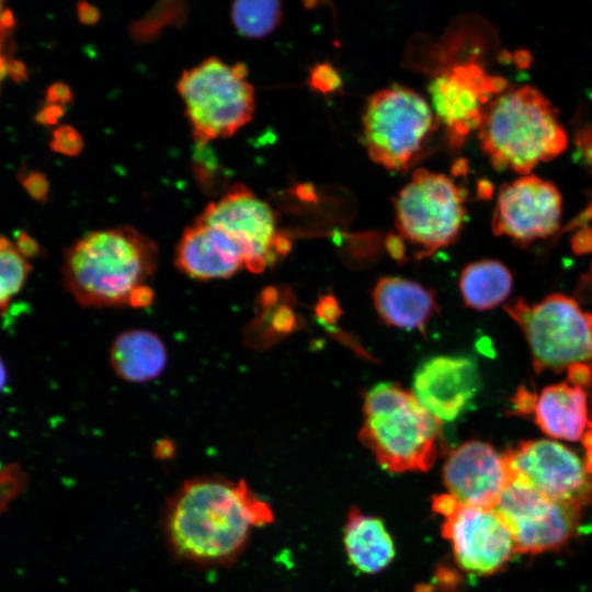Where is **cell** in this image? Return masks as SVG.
<instances>
[{"label": "cell", "mask_w": 592, "mask_h": 592, "mask_svg": "<svg viewBox=\"0 0 592 592\" xmlns=\"http://www.w3.org/2000/svg\"><path fill=\"white\" fill-rule=\"evenodd\" d=\"M272 521L270 505L244 480L201 476L186 480L172 494L163 531L180 559L224 566L243 551L252 528Z\"/></svg>", "instance_id": "1"}, {"label": "cell", "mask_w": 592, "mask_h": 592, "mask_svg": "<svg viewBox=\"0 0 592 592\" xmlns=\"http://www.w3.org/2000/svg\"><path fill=\"white\" fill-rule=\"evenodd\" d=\"M158 265L152 239L130 226L94 230L64 254L62 282L83 307H147Z\"/></svg>", "instance_id": "2"}, {"label": "cell", "mask_w": 592, "mask_h": 592, "mask_svg": "<svg viewBox=\"0 0 592 592\" xmlns=\"http://www.w3.org/2000/svg\"><path fill=\"white\" fill-rule=\"evenodd\" d=\"M480 146L498 170L527 175L567 147L558 112L537 89L524 86L503 91L485 111L478 129Z\"/></svg>", "instance_id": "3"}, {"label": "cell", "mask_w": 592, "mask_h": 592, "mask_svg": "<svg viewBox=\"0 0 592 592\" xmlns=\"http://www.w3.org/2000/svg\"><path fill=\"white\" fill-rule=\"evenodd\" d=\"M442 422L394 383L373 386L364 398L360 440L391 473L425 471L435 463Z\"/></svg>", "instance_id": "4"}, {"label": "cell", "mask_w": 592, "mask_h": 592, "mask_svg": "<svg viewBox=\"0 0 592 592\" xmlns=\"http://www.w3.org/2000/svg\"><path fill=\"white\" fill-rule=\"evenodd\" d=\"M243 62L228 65L216 56L182 72L177 90L195 144L232 136L253 117L254 88Z\"/></svg>", "instance_id": "5"}, {"label": "cell", "mask_w": 592, "mask_h": 592, "mask_svg": "<svg viewBox=\"0 0 592 592\" xmlns=\"http://www.w3.org/2000/svg\"><path fill=\"white\" fill-rule=\"evenodd\" d=\"M521 328L536 373L561 372L578 363L592 366V312L563 294L528 304L516 298L504 306Z\"/></svg>", "instance_id": "6"}, {"label": "cell", "mask_w": 592, "mask_h": 592, "mask_svg": "<svg viewBox=\"0 0 592 592\" xmlns=\"http://www.w3.org/2000/svg\"><path fill=\"white\" fill-rule=\"evenodd\" d=\"M430 104L415 91L392 86L375 92L363 112L364 145L371 159L391 171L406 170L435 127Z\"/></svg>", "instance_id": "7"}, {"label": "cell", "mask_w": 592, "mask_h": 592, "mask_svg": "<svg viewBox=\"0 0 592 592\" xmlns=\"http://www.w3.org/2000/svg\"><path fill=\"white\" fill-rule=\"evenodd\" d=\"M400 237L429 255L458 237L464 217V193L451 178L420 168L395 201Z\"/></svg>", "instance_id": "8"}, {"label": "cell", "mask_w": 592, "mask_h": 592, "mask_svg": "<svg viewBox=\"0 0 592 592\" xmlns=\"http://www.w3.org/2000/svg\"><path fill=\"white\" fill-rule=\"evenodd\" d=\"M198 218L234 239L250 272H264L291 249L277 229L276 213L242 183L231 185Z\"/></svg>", "instance_id": "9"}, {"label": "cell", "mask_w": 592, "mask_h": 592, "mask_svg": "<svg viewBox=\"0 0 592 592\" xmlns=\"http://www.w3.org/2000/svg\"><path fill=\"white\" fill-rule=\"evenodd\" d=\"M510 482L523 483L555 501L583 508L592 501V475L584 462L553 440L522 441L503 453Z\"/></svg>", "instance_id": "10"}, {"label": "cell", "mask_w": 592, "mask_h": 592, "mask_svg": "<svg viewBox=\"0 0 592 592\" xmlns=\"http://www.w3.org/2000/svg\"><path fill=\"white\" fill-rule=\"evenodd\" d=\"M503 78L490 76L475 61L440 70L429 84L432 111L446 132L452 149L460 148L479 129L487 105L506 88Z\"/></svg>", "instance_id": "11"}, {"label": "cell", "mask_w": 592, "mask_h": 592, "mask_svg": "<svg viewBox=\"0 0 592 592\" xmlns=\"http://www.w3.org/2000/svg\"><path fill=\"white\" fill-rule=\"evenodd\" d=\"M494 510L510 531L516 553L539 554L559 548L574 535L582 508L511 481Z\"/></svg>", "instance_id": "12"}, {"label": "cell", "mask_w": 592, "mask_h": 592, "mask_svg": "<svg viewBox=\"0 0 592 592\" xmlns=\"http://www.w3.org/2000/svg\"><path fill=\"white\" fill-rule=\"evenodd\" d=\"M443 517L442 534L451 543L457 565L466 572L496 573L516 553L512 535L494 509L457 501Z\"/></svg>", "instance_id": "13"}, {"label": "cell", "mask_w": 592, "mask_h": 592, "mask_svg": "<svg viewBox=\"0 0 592 592\" xmlns=\"http://www.w3.org/2000/svg\"><path fill=\"white\" fill-rule=\"evenodd\" d=\"M561 204V195L551 182L533 174L522 175L500 187L492 230L516 244L527 246L558 230Z\"/></svg>", "instance_id": "14"}, {"label": "cell", "mask_w": 592, "mask_h": 592, "mask_svg": "<svg viewBox=\"0 0 592 592\" xmlns=\"http://www.w3.org/2000/svg\"><path fill=\"white\" fill-rule=\"evenodd\" d=\"M443 480L449 494L462 504L496 509L510 476L503 454L489 443L471 440L448 454Z\"/></svg>", "instance_id": "15"}, {"label": "cell", "mask_w": 592, "mask_h": 592, "mask_svg": "<svg viewBox=\"0 0 592 592\" xmlns=\"http://www.w3.org/2000/svg\"><path fill=\"white\" fill-rule=\"evenodd\" d=\"M480 388L475 360L466 355L433 356L417 368L412 394L439 421H454L469 409Z\"/></svg>", "instance_id": "16"}, {"label": "cell", "mask_w": 592, "mask_h": 592, "mask_svg": "<svg viewBox=\"0 0 592 592\" xmlns=\"http://www.w3.org/2000/svg\"><path fill=\"white\" fill-rule=\"evenodd\" d=\"M174 264L195 281L225 280L246 269L242 252L234 239L198 217L180 237Z\"/></svg>", "instance_id": "17"}, {"label": "cell", "mask_w": 592, "mask_h": 592, "mask_svg": "<svg viewBox=\"0 0 592 592\" xmlns=\"http://www.w3.org/2000/svg\"><path fill=\"white\" fill-rule=\"evenodd\" d=\"M373 301L387 325L406 330L422 331L437 309L432 291L397 276L383 277L376 283Z\"/></svg>", "instance_id": "18"}, {"label": "cell", "mask_w": 592, "mask_h": 592, "mask_svg": "<svg viewBox=\"0 0 592 592\" xmlns=\"http://www.w3.org/2000/svg\"><path fill=\"white\" fill-rule=\"evenodd\" d=\"M534 418L549 437L581 440L591 424L584 389L568 382L545 387L537 397Z\"/></svg>", "instance_id": "19"}, {"label": "cell", "mask_w": 592, "mask_h": 592, "mask_svg": "<svg viewBox=\"0 0 592 592\" xmlns=\"http://www.w3.org/2000/svg\"><path fill=\"white\" fill-rule=\"evenodd\" d=\"M110 364L129 383H146L160 376L168 362L167 348L152 331L132 329L115 337L110 346Z\"/></svg>", "instance_id": "20"}, {"label": "cell", "mask_w": 592, "mask_h": 592, "mask_svg": "<svg viewBox=\"0 0 592 592\" xmlns=\"http://www.w3.org/2000/svg\"><path fill=\"white\" fill-rule=\"evenodd\" d=\"M350 563L363 573L384 570L395 557V544L382 519L352 508L343 535Z\"/></svg>", "instance_id": "21"}, {"label": "cell", "mask_w": 592, "mask_h": 592, "mask_svg": "<svg viewBox=\"0 0 592 592\" xmlns=\"http://www.w3.org/2000/svg\"><path fill=\"white\" fill-rule=\"evenodd\" d=\"M513 277L500 261L481 260L468 264L462 272L459 289L467 307L491 309L508 298Z\"/></svg>", "instance_id": "22"}, {"label": "cell", "mask_w": 592, "mask_h": 592, "mask_svg": "<svg viewBox=\"0 0 592 592\" xmlns=\"http://www.w3.org/2000/svg\"><path fill=\"white\" fill-rule=\"evenodd\" d=\"M231 21L242 36L261 38L272 33L282 20V4L270 0H238L231 4Z\"/></svg>", "instance_id": "23"}, {"label": "cell", "mask_w": 592, "mask_h": 592, "mask_svg": "<svg viewBox=\"0 0 592 592\" xmlns=\"http://www.w3.org/2000/svg\"><path fill=\"white\" fill-rule=\"evenodd\" d=\"M30 272L27 257L9 238L0 237V311L22 291Z\"/></svg>", "instance_id": "24"}, {"label": "cell", "mask_w": 592, "mask_h": 592, "mask_svg": "<svg viewBox=\"0 0 592 592\" xmlns=\"http://www.w3.org/2000/svg\"><path fill=\"white\" fill-rule=\"evenodd\" d=\"M187 15V5L182 1H160L129 29L135 42L146 43L155 39L164 27L181 25Z\"/></svg>", "instance_id": "25"}, {"label": "cell", "mask_w": 592, "mask_h": 592, "mask_svg": "<svg viewBox=\"0 0 592 592\" xmlns=\"http://www.w3.org/2000/svg\"><path fill=\"white\" fill-rule=\"evenodd\" d=\"M192 170L205 192H216L226 182L225 172L208 144H195Z\"/></svg>", "instance_id": "26"}, {"label": "cell", "mask_w": 592, "mask_h": 592, "mask_svg": "<svg viewBox=\"0 0 592 592\" xmlns=\"http://www.w3.org/2000/svg\"><path fill=\"white\" fill-rule=\"evenodd\" d=\"M49 147L57 153L76 157L83 150L84 140L73 126L61 125L54 129Z\"/></svg>", "instance_id": "27"}, {"label": "cell", "mask_w": 592, "mask_h": 592, "mask_svg": "<svg viewBox=\"0 0 592 592\" xmlns=\"http://www.w3.org/2000/svg\"><path fill=\"white\" fill-rule=\"evenodd\" d=\"M309 84L321 93H331L341 87V78L335 68L330 64L322 62L310 70Z\"/></svg>", "instance_id": "28"}, {"label": "cell", "mask_w": 592, "mask_h": 592, "mask_svg": "<svg viewBox=\"0 0 592 592\" xmlns=\"http://www.w3.org/2000/svg\"><path fill=\"white\" fill-rule=\"evenodd\" d=\"M20 182L27 194L36 202H46L49 193V182L39 171L23 172L19 175Z\"/></svg>", "instance_id": "29"}, {"label": "cell", "mask_w": 592, "mask_h": 592, "mask_svg": "<svg viewBox=\"0 0 592 592\" xmlns=\"http://www.w3.org/2000/svg\"><path fill=\"white\" fill-rule=\"evenodd\" d=\"M537 397L538 396L535 392L531 391L525 386H521L512 399L514 411L523 415L534 413Z\"/></svg>", "instance_id": "30"}, {"label": "cell", "mask_w": 592, "mask_h": 592, "mask_svg": "<svg viewBox=\"0 0 592 592\" xmlns=\"http://www.w3.org/2000/svg\"><path fill=\"white\" fill-rule=\"evenodd\" d=\"M73 99L72 91L70 87L64 82L56 81L52 83L45 94V100L47 104H59L66 105L70 103Z\"/></svg>", "instance_id": "31"}, {"label": "cell", "mask_w": 592, "mask_h": 592, "mask_svg": "<svg viewBox=\"0 0 592 592\" xmlns=\"http://www.w3.org/2000/svg\"><path fill=\"white\" fill-rule=\"evenodd\" d=\"M566 371L569 384L581 388H585L592 384L591 365L578 363L569 366Z\"/></svg>", "instance_id": "32"}, {"label": "cell", "mask_w": 592, "mask_h": 592, "mask_svg": "<svg viewBox=\"0 0 592 592\" xmlns=\"http://www.w3.org/2000/svg\"><path fill=\"white\" fill-rule=\"evenodd\" d=\"M65 112L64 105L46 104L35 114L34 121L43 126H53L58 124Z\"/></svg>", "instance_id": "33"}, {"label": "cell", "mask_w": 592, "mask_h": 592, "mask_svg": "<svg viewBox=\"0 0 592 592\" xmlns=\"http://www.w3.org/2000/svg\"><path fill=\"white\" fill-rule=\"evenodd\" d=\"M79 21L84 25H94L101 19L100 10L87 1H79L76 5Z\"/></svg>", "instance_id": "34"}, {"label": "cell", "mask_w": 592, "mask_h": 592, "mask_svg": "<svg viewBox=\"0 0 592 592\" xmlns=\"http://www.w3.org/2000/svg\"><path fill=\"white\" fill-rule=\"evenodd\" d=\"M15 244L27 258L34 257L39 251L38 243L24 231L20 232Z\"/></svg>", "instance_id": "35"}, {"label": "cell", "mask_w": 592, "mask_h": 592, "mask_svg": "<svg viewBox=\"0 0 592 592\" xmlns=\"http://www.w3.org/2000/svg\"><path fill=\"white\" fill-rule=\"evenodd\" d=\"M8 73L15 83H21L29 79L27 67L19 59H11L8 62Z\"/></svg>", "instance_id": "36"}, {"label": "cell", "mask_w": 592, "mask_h": 592, "mask_svg": "<svg viewBox=\"0 0 592 592\" xmlns=\"http://www.w3.org/2000/svg\"><path fill=\"white\" fill-rule=\"evenodd\" d=\"M582 444L584 446V466L592 475V423L582 437Z\"/></svg>", "instance_id": "37"}, {"label": "cell", "mask_w": 592, "mask_h": 592, "mask_svg": "<svg viewBox=\"0 0 592 592\" xmlns=\"http://www.w3.org/2000/svg\"><path fill=\"white\" fill-rule=\"evenodd\" d=\"M338 306L333 298L327 297L319 304V315L328 320H331L337 314Z\"/></svg>", "instance_id": "38"}, {"label": "cell", "mask_w": 592, "mask_h": 592, "mask_svg": "<svg viewBox=\"0 0 592 592\" xmlns=\"http://www.w3.org/2000/svg\"><path fill=\"white\" fill-rule=\"evenodd\" d=\"M14 16L10 9H5L2 11L0 15V29L9 31L14 26Z\"/></svg>", "instance_id": "39"}, {"label": "cell", "mask_w": 592, "mask_h": 592, "mask_svg": "<svg viewBox=\"0 0 592 592\" xmlns=\"http://www.w3.org/2000/svg\"><path fill=\"white\" fill-rule=\"evenodd\" d=\"M7 384V368L3 360L0 357V392L3 390Z\"/></svg>", "instance_id": "40"}, {"label": "cell", "mask_w": 592, "mask_h": 592, "mask_svg": "<svg viewBox=\"0 0 592 592\" xmlns=\"http://www.w3.org/2000/svg\"><path fill=\"white\" fill-rule=\"evenodd\" d=\"M2 11H3V3L0 1V15H1Z\"/></svg>", "instance_id": "41"}]
</instances>
